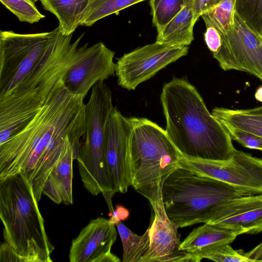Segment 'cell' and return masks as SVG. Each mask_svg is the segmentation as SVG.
Listing matches in <instances>:
<instances>
[{
  "label": "cell",
  "instance_id": "cell-11",
  "mask_svg": "<svg viewBox=\"0 0 262 262\" xmlns=\"http://www.w3.org/2000/svg\"><path fill=\"white\" fill-rule=\"evenodd\" d=\"M188 52V46L155 41L125 53L116 63L118 84L128 91L135 90L168 64L186 56Z\"/></svg>",
  "mask_w": 262,
  "mask_h": 262
},
{
  "label": "cell",
  "instance_id": "cell-3",
  "mask_svg": "<svg viewBox=\"0 0 262 262\" xmlns=\"http://www.w3.org/2000/svg\"><path fill=\"white\" fill-rule=\"evenodd\" d=\"M84 33L73 42L58 27L51 31L47 50L38 64L12 91L0 98V123L10 132L22 130L45 105L74 62Z\"/></svg>",
  "mask_w": 262,
  "mask_h": 262
},
{
  "label": "cell",
  "instance_id": "cell-19",
  "mask_svg": "<svg viewBox=\"0 0 262 262\" xmlns=\"http://www.w3.org/2000/svg\"><path fill=\"white\" fill-rule=\"evenodd\" d=\"M43 9L53 14L65 35L73 34L81 24L90 0H39Z\"/></svg>",
  "mask_w": 262,
  "mask_h": 262
},
{
  "label": "cell",
  "instance_id": "cell-9",
  "mask_svg": "<svg viewBox=\"0 0 262 262\" xmlns=\"http://www.w3.org/2000/svg\"><path fill=\"white\" fill-rule=\"evenodd\" d=\"M179 167L224 182L247 195L262 194V160L236 149L226 160L202 159L181 155Z\"/></svg>",
  "mask_w": 262,
  "mask_h": 262
},
{
  "label": "cell",
  "instance_id": "cell-13",
  "mask_svg": "<svg viewBox=\"0 0 262 262\" xmlns=\"http://www.w3.org/2000/svg\"><path fill=\"white\" fill-rule=\"evenodd\" d=\"M114 56L102 42L78 47L74 62L62 78L64 85L71 93L85 98L96 83L115 75Z\"/></svg>",
  "mask_w": 262,
  "mask_h": 262
},
{
  "label": "cell",
  "instance_id": "cell-10",
  "mask_svg": "<svg viewBox=\"0 0 262 262\" xmlns=\"http://www.w3.org/2000/svg\"><path fill=\"white\" fill-rule=\"evenodd\" d=\"M162 184L137 191L149 201L154 213L148 228L149 248L141 262H199L196 255L179 250L182 243L179 228L166 212Z\"/></svg>",
  "mask_w": 262,
  "mask_h": 262
},
{
  "label": "cell",
  "instance_id": "cell-22",
  "mask_svg": "<svg viewBox=\"0 0 262 262\" xmlns=\"http://www.w3.org/2000/svg\"><path fill=\"white\" fill-rule=\"evenodd\" d=\"M74 160L72 145L64 156L51 171L49 178L59 192L61 202L66 205L73 204V162Z\"/></svg>",
  "mask_w": 262,
  "mask_h": 262
},
{
  "label": "cell",
  "instance_id": "cell-32",
  "mask_svg": "<svg viewBox=\"0 0 262 262\" xmlns=\"http://www.w3.org/2000/svg\"><path fill=\"white\" fill-rule=\"evenodd\" d=\"M224 0H193L195 17L198 20L201 15Z\"/></svg>",
  "mask_w": 262,
  "mask_h": 262
},
{
  "label": "cell",
  "instance_id": "cell-28",
  "mask_svg": "<svg viewBox=\"0 0 262 262\" xmlns=\"http://www.w3.org/2000/svg\"><path fill=\"white\" fill-rule=\"evenodd\" d=\"M202 258L217 262H249L242 249L234 250L230 244L219 246L204 253Z\"/></svg>",
  "mask_w": 262,
  "mask_h": 262
},
{
  "label": "cell",
  "instance_id": "cell-16",
  "mask_svg": "<svg viewBox=\"0 0 262 262\" xmlns=\"http://www.w3.org/2000/svg\"><path fill=\"white\" fill-rule=\"evenodd\" d=\"M207 224L231 230L237 235L262 232V194L239 196L226 202Z\"/></svg>",
  "mask_w": 262,
  "mask_h": 262
},
{
  "label": "cell",
  "instance_id": "cell-21",
  "mask_svg": "<svg viewBox=\"0 0 262 262\" xmlns=\"http://www.w3.org/2000/svg\"><path fill=\"white\" fill-rule=\"evenodd\" d=\"M115 225L123 246V262H141L147 253L150 244L148 228L142 235H138L125 226L121 221Z\"/></svg>",
  "mask_w": 262,
  "mask_h": 262
},
{
  "label": "cell",
  "instance_id": "cell-2",
  "mask_svg": "<svg viewBox=\"0 0 262 262\" xmlns=\"http://www.w3.org/2000/svg\"><path fill=\"white\" fill-rule=\"evenodd\" d=\"M160 100L165 130L182 156L211 160L231 157L235 148L230 135L186 78L173 77L166 83Z\"/></svg>",
  "mask_w": 262,
  "mask_h": 262
},
{
  "label": "cell",
  "instance_id": "cell-27",
  "mask_svg": "<svg viewBox=\"0 0 262 262\" xmlns=\"http://www.w3.org/2000/svg\"><path fill=\"white\" fill-rule=\"evenodd\" d=\"M1 3L21 22L30 24L46 17L41 14L32 0H0Z\"/></svg>",
  "mask_w": 262,
  "mask_h": 262
},
{
  "label": "cell",
  "instance_id": "cell-35",
  "mask_svg": "<svg viewBox=\"0 0 262 262\" xmlns=\"http://www.w3.org/2000/svg\"><path fill=\"white\" fill-rule=\"evenodd\" d=\"M244 256L249 262L262 261V243L250 251L244 252Z\"/></svg>",
  "mask_w": 262,
  "mask_h": 262
},
{
  "label": "cell",
  "instance_id": "cell-7",
  "mask_svg": "<svg viewBox=\"0 0 262 262\" xmlns=\"http://www.w3.org/2000/svg\"><path fill=\"white\" fill-rule=\"evenodd\" d=\"M114 107L110 89L104 81L98 82L84 105L85 129L77 160L83 186L94 195L110 191L113 187L104 144L106 123Z\"/></svg>",
  "mask_w": 262,
  "mask_h": 262
},
{
  "label": "cell",
  "instance_id": "cell-8",
  "mask_svg": "<svg viewBox=\"0 0 262 262\" xmlns=\"http://www.w3.org/2000/svg\"><path fill=\"white\" fill-rule=\"evenodd\" d=\"M51 32L21 34L0 32V98L20 83L38 64L48 47Z\"/></svg>",
  "mask_w": 262,
  "mask_h": 262
},
{
  "label": "cell",
  "instance_id": "cell-31",
  "mask_svg": "<svg viewBox=\"0 0 262 262\" xmlns=\"http://www.w3.org/2000/svg\"><path fill=\"white\" fill-rule=\"evenodd\" d=\"M0 261L26 262L25 260L5 241L1 245Z\"/></svg>",
  "mask_w": 262,
  "mask_h": 262
},
{
  "label": "cell",
  "instance_id": "cell-5",
  "mask_svg": "<svg viewBox=\"0 0 262 262\" xmlns=\"http://www.w3.org/2000/svg\"><path fill=\"white\" fill-rule=\"evenodd\" d=\"M162 193L166 212L179 228L208 223L221 205L247 195L224 182L182 168L165 180Z\"/></svg>",
  "mask_w": 262,
  "mask_h": 262
},
{
  "label": "cell",
  "instance_id": "cell-1",
  "mask_svg": "<svg viewBox=\"0 0 262 262\" xmlns=\"http://www.w3.org/2000/svg\"><path fill=\"white\" fill-rule=\"evenodd\" d=\"M84 99L70 92L61 78L31 121L0 144V181L21 173L39 201L49 174L71 145L74 160L79 158Z\"/></svg>",
  "mask_w": 262,
  "mask_h": 262
},
{
  "label": "cell",
  "instance_id": "cell-15",
  "mask_svg": "<svg viewBox=\"0 0 262 262\" xmlns=\"http://www.w3.org/2000/svg\"><path fill=\"white\" fill-rule=\"evenodd\" d=\"M115 224L105 218L92 220L73 239L71 262H120L111 252L117 238Z\"/></svg>",
  "mask_w": 262,
  "mask_h": 262
},
{
  "label": "cell",
  "instance_id": "cell-6",
  "mask_svg": "<svg viewBox=\"0 0 262 262\" xmlns=\"http://www.w3.org/2000/svg\"><path fill=\"white\" fill-rule=\"evenodd\" d=\"M132 186L137 191L160 184L179 167L181 154L165 130L143 117H130Z\"/></svg>",
  "mask_w": 262,
  "mask_h": 262
},
{
  "label": "cell",
  "instance_id": "cell-20",
  "mask_svg": "<svg viewBox=\"0 0 262 262\" xmlns=\"http://www.w3.org/2000/svg\"><path fill=\"white\" fill-rule=\"evenodd\" d=\"M212 114L221 123L262 137V106L240 110L217 107Z\"/></svg>",
  "mask_w": 262,
  "mask_h": 262
},
{
  "label": "cell",
  "instance_id": "cell-17",
  "mask_svg": "<svg viewBox=\"0 0 262 262\" xmlns=\"http://www.w3.org/2000/svg\"><path fill=\"white\" fill-rule=\"evenodd\" d=\"M237 234L226 228L205 223L194 228L182 242L179 250L193 254L201 260L206 252L219 246L230 244Z\"/></svg>",
  "mask_w": 262,
  "mask_h": 262
},
{
  "label": "cell",
  "instance_id": "cell-12",
  "mask_svg": "<svg viewBox=\"0 0 262 262\" xmlns=\"http://www.w3.org/2000/svg\"><path fill=\"white\" fill-rule=\"evenodd\" d=\"M222 39L219 50L212 54L220 67L250 73L262 81V37L235 13L233 27Z\"/></svg>",
  "mask_w": 262,
  "mask_h": 262
},
{
  "label": "cell",
  "instance_id": "cell-30",
  "mask_svg": "<svg viewBox=\"0 0 262 262\" xmlns=\"http://www.w3.org/2000/svg\"><path fill=\"white\" fill-rule=\"evenodd\" d=\"M206 28L204 34L205 42L207 48L213 54L216 53L221 46L222 35L213 27L207 26Z\"/></svg>",
  "mask_w": 262,
  "mask_h": 262
},
{
  "label": "cell",
  "instance_id": "cell-29",
  "mask_svg": "<svg viewBox=\"0 0 262 262\" xmlns=\"http://www.w3.org/2000/svg\"><path fill=\"white\" fill-rule=\"evenodd\" d=\"M232 140H235L243 146L262 151V137L223 123Z\"/></svg>",
  "mask_w": 262,
  "mask_h": 262
},
{
  "label": "cell",
  "instance_id": "cell-24",
  "mask_svg": "<svg viewBox=\"0 0 262 262\" xmlns=\"http://www.w3.org/2000/svg\"><path fill=\"white\" fill-rule=\"evenodd\" d=\"M235 13V0H224L201 17L206 26L213 27L223 35L233 27Z\"/></svg>",
  "mask_w": 262,
  "mask_h": 262
},
{
  "label": "cell",
  "instance_id": "cell-34",
  "mask_svg": "<svg viewBox=\"0 0 262 262\" xmlns=\"http://www.w3.org/2000/svg\"><path fill=\"white\" fill-rule=\"evenodd\" d=\"M110 213L111 216L109 220L115 224L117 221H122L126 220L129 215L128 210L120 205L117 206L116 209L110 211Z\"/></svg>",
  "mask_w": 262,
  "mask_h": 262
},
{
  "label": "cell",
  "instance_id": "cell-23",
  "mask_svg": "<svg viewBox=\"0 0 262 262\" xmlns=\"http://www.w3.org/2000/svg\"><path fill=\"white\" fill-rule=\"evenodd\" d=\"M145 0H90L80 26L90 27L100 19Z\"/></svg>",
  "mask_w": 262,
  "mask_h": 262
},
{
  "label": "cell",
  "instance_id": "cell-14",
  "mask_svg": "<svg viewBox=\"0 0 262 262\" xmlns=\"http://www.w3.org/2000/svg\"><path fill=\"white\" fill-rule=\"evenodd\" d=\"M129 118L114 107L107 120L104 155L115 191L125 193L132 186V177L129 150Z\"/></svg>",
  "mask_w": 262,
  "mask_h": 262
},
{
  "label": "cell",
  "instance_id": "cell-26",
  "mask_svg": "<svg viewBox=\"0 0 262 262\" xmlns=\"http://www.w3.org/2000/svg\"><path fill=\"white\" fill-rule=\"evenodd\" d=\"M236 14L262 37V0H235Z\"/></svg>",
  "mask_w": 262,
  "mask_h": 262
},
{
  "label": "cell",
  "instance_id": "cell-18",
  "mask_svg": "<svg viewBox=\"0 0 262 262\" xmlns=\"http://www.w3.org/2000/svg\"><path fill=\"white\" fill-rule=\"evenodd\" d=\"M193 0H185L182 10L158 33L156 42L169 46H188L194 39Z\"/></svg>",
  "mask_w": 262,
  "mask_h": 262
},
{
  "label": "cell",
  "instance_id": "cell-25",
  "mask_svg": "<svg viewBox=\"0 0 262 262\" xmlns=\"http://www.w3.org/2000/svg\"><path fill=\"white\" fill-rule=\"evenodd\" d=\"M185 0H149L152 21L157 33L184 8Z\"/></svg>",
  "mask_w": 262,
  "mask_h": 262
},
{
  "label": "cell",
  "instance_id": "cell-33",
  "mask_svg": "<svg viewBox=\"0 0 262 262\" xmlns=\"http://www.w3.org/2000/svg\"><path fill=\"white\" fill-rule=\"evenodd\" d=\"M42 194L48 196L52 201L57 204L62 203L58 189L49 178L47 179L43 185Z\"/></svg>",
  "mask_w": 262,
  "mask_h": 262
},
{
  "label": "cell",
  "instance_id": "cell-4",
  "mask_svg": "<svg viewBox=\"0 0 262 262\" xmlns=\"http://www.w3.org/2000/svg\"><path fill=\"white\" fill-rule=\"evenodd\" d=\"M3 237L26 262H51L54 248L32 188L21 173L0 181Z\"/></svg>",
  "mask_w": 262,
  "mask_h": 262
},
{
  "label": "cell",
  "instance_id": "cell-36",
  "mask_svg": "<svg viewBox=\"0 0 262 262\" xmlns=\"http://www.w3.org/2000/svg\"><path fill=\"white\" fill-rule=\"evenodd\" d=\"M255 97L257 101L262 102V85L257 89L255 94Z\"/></svg>",
  "mask_w": 262,
  "mask_h": 262
}]
</instances>
